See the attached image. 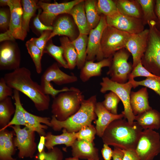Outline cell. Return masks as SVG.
I'll return each instance as SVG.
<instances>
[{
	"mask_svg": "<svg viewBox=\"0 0 160 160\" xmlns=\"http://www.w3.org/2000/svg\"><path fill=\"white\" fill-rule=\"evenodd\" d=\"M4 78L9 86L28 97L38 111H44L49 109V95L44 93L40 85L32 79L31 72L28 69L20 67L6 73Z\"/></svg>",
	"mask_w": 160,
	"mask_h": 160,
	"instance_id": "1",
	"label": "cell"
},
{
	"mask_svg": "<svg viewBox=\"0 0 160 160\" xmlns=\"http://www.w3.org/2000/svg\"><path fill=\"white\" fill-rule=\"evenodd\" d=\"M143 129L136 121L130 124L122 119L114 120L101 137L104 144L122 150H135Z\"/></svg>",
	"mask_w": 160,
	"mask_h": 160,
	"instance_id": "2",
	"label": "cell"
},
{
	"mask_svg": "<svg viewBox=\"0 0 160 160\" xmlns=\"http://www.w3.org/2000/svg\"><path fill=\"white\" fill-rule=\"evenodd\" d=\"M97 96L92 95L82 101L79 110L73 115L63 121L58 120L53 115L52 116L51 127L55 131L65 129L70 133L76 132L82 127L92 124L96 119L95 113V106L97 103Z\"/></svg>",
	"mask_w": 160,
	"mask_h": 160,
	"instance_id": "3",
	"label": "cell"
},
{
	"mask_svg": "<svg viewBox=\"0 0 160 160\" xmlns=\"http://www.w3.org/2000/svg\"><path fill=\"white\" fill-rule=\"evenodd\" d=\"M70 88L69 91L59 93L52 101L51 113L60 121H65L76 113L84 99L79 89L73 87Z\"/></svg>",
	"mask_w": 160,
	"mask_h": 160,
	"instance_id": "4",
	"label": "cell"
},
{
	"mask_svg": "<svg viewBox=\"0 0 160 160\" xmlns=\"http://www.w3.org/2000/svg\"><path fill=\"white\" fill-rule=\"evenodd\" d=\"M156 24L154 22L148 23L149 34L147 47L141 63L151 73L160 77V31Z\"/></svg>",
	"mask_w": 160,
	"mask_h": 160,
	"instance_id": "5",
	"label": "cell"
},
{
	"mask_svg": "<svg viewBox=\"0 0 160 160\" xmlns=\"http://www.w3.org/2000/svg\"><path fill=\"white\" fill-rule=\"evenodd\" d=\"M77 80L76 76L63 72L60 69L58 64L55 63L48 67L42 75L40 85L46 94L50 95L54 98L59 93L69 91L71 88L65 87L61 89H55L52 85L51 81L60 85L75 82Z\"/></svg>",
	"mask_w": 160,
	"mask_h": 160,
	"instance_id": "6",
	"label": "cell"
},
{
	"mask_svg": "<svg viewBox=\"0 0 160 160\" xmlns=\"http://www.w3.org/2000/svg\"><path fill=\"white\" fill-rule=\"evenodd\" d=\"M100 92L105 93L108 91L115 93L122 101L124 111L121 112L124 119H127L130 124L135 120V116L132 111L130 104V94L133 86L130 80L124 83H120L113 81L107 77H103L100 83Z\"/></svg>",
	"mask_w": 160,
	"mask_h": 160,
	"instance_id": "7",
	"label": "cell"
},
{
	"mask_svg": "<svg viewBox=\"0 0 160 160\" xmlns=\"http://www.w3.org/2000/svg\"><path fill=\"white\" fill-rule=\"evenodd\" d=\"M130 53L126 48L116 52L113 55L111 65L107 74L112 81L120 83L127 82L133 67L128 61Z\"/></svg>",
	"mask_w": 160,
	"mask_h": 160,
	"instance_id": "8",
	"label": "cell"
},
{
	"mask_svg": "<svg viewBox=\"0 0 160 160\" xmlns=\"http://www.w3.org/2000/svg\"><path fill=\"white\" fill-rule=\"evenodd\" d=\"M131 34L107 25L101 40V47L104 58L112 57L118 51L124 48Z\"/></svg>",
	"mask_w": 160,
	"mask_h": 160,
	"instance_id": "9",
	"label": "cell"
},
{
	"mask_svg": "<svg viewBox=\"0 0 160 160\" xmlns=\"http://www.w3.org/2000/svg\"><path fill=\"white\" fill-rule=\"evenodd\" d=\"M10 127L15 133L14 142L19 150L18 158H33L38 146L35 142V132L26 127L21 128L20 125H12Z\"/></svg>",
	"mask_w": 160,
	"mask_h": 160,
	"instance_id": "10",
	"label": "cell"
},
{
	"mask_svg": "<svg viewBox=\"0 0 160 160\" xmlns=\"http://www.w3.org/2000/svg\"><path fill=\"white\" fill-rule=\"evenodd\" d=\"M135 151L140 160H153L160 153V135L153 130L142 132Z\"/></svg>",
	"mask_w": 160,
	"mask_h": 160,
	"instance_id": "11",
	"label": "cell"
},
{
	"mask_svg": "<svg viewBox=\"0 0 160 160\" xmlns=\"http://www.w3.org/2000/svg\"><path fill=\"white\" fill-rule=\"evenodd\" d=\"M83 0H74L61 3H49L39 1L37 5L42 10L39 19L44 25L52 26L53 23L59 15L69 14L70 10L76 4Z\"/></svg>",
	"mask_w": 160,
	"mask_h": 160,
	"instance_id": "12",
	"label": "cell"
},
{
	"mask_svg": "<svg viewBox=\"0 0 160 160\" xmlns=\"http://www.w3.org/2000/svg\"><path fill=\"white\" fill-rule=\"evenodd\" d=\"M98 25L91 29L89 33L87 49L86 61H99L104 58L101 47V40L103 32L107 25L105 16L101 15Z\"/></svg>",
	"mask_w": 160,
	"mask_h": 160,
	"instance_id": "13",
	"label": "cell"
},
{
	"mask_svg": "<svg viewBox=\"0 0 160 160\" xmlns=\"http://www.w3.org/2000/svg\"><path fill=\"white\" fill-rule=\"evenodd\" d=\"M105 17L108 25L130 34L140 33L144 29L142 19L124 15L119 11Z\"/></svg>",
	"mask_w": 160,
	"mask_h": 160,
	"instance_id": "14",
	"label": "cell"
},
{
	"mask_svg": "<svg viewBox=\"0 0 160 160\" xmlns=\"http://www.w3.org/2000/svg\"><path fill=\"white\" fill-rule=\"evenodd\" d=\"M15 41L2 42L0 47V70L13 71L20 67L21 54Z\"/></svg>",
	"mask_w": 160,
	"mask_h": 160,
	"instance_id": "15",
	"label": "cell"
},
{
	"mask_svg": "<svg viewBox=\"0 0 160 160\" xmlns=\"http://www.w3.org/2000/svg\"><path fill=\"white\" fill-rule=\"evenodd\" d=\"M52 26L53 29L48 41L55 36L59 35L66 36L73 41L79 34L72 17L69 14H63L58 16Z\"/></svg>",
	"mask_w": 160,
	"mask_h": 160,
	"instance_id": "16",
	"label": "cell"
},
{
	"mask_svg": "<svg viewBox=\"0 0 160 160\" xmlns=\"http://www.w3.org/2000/svg\"><path fill=\"white\" fill-rule=\"evenodd\" d=\"M149 29L131 34L127 44L126 48L132 55L133 58V68L141 61L146 48L149 34Z\"/></svg>",
	"mask_w": 160,
	"mask_h": 160,
	"instance_id": "17",
	"label": "cell"
},
{
	"mask_svg": "<svg viewBox=\"0 0 160 160\" xmlns=\"http://www.w3.org/2000/svg\"><path fill=\"white\" fill-rule=\"evenodd\" d=\"M21 2L20 0L9 1L8 6L10 11L11 18L9 30L15 39L23 41L27 33L22 28L23 10Z\"/></svg>",
	"mask_w": 160,
	"mask_h": 160,
	"instance_id": "18",
	"label": "cell"
},
{
	"mask_svg": "<svg viewBox=\"0 0 160 160\" xmlns=\"http://www.w3.org/2000/svg\"><path fill=\"white\" fill-rule=\"evenodd\" d=\"M95 112L97 118L94 121L96 135L100 137H102L105 129L112 122L124 117L122 113L117 115L111 113L105 108L101 102L97 103Z\"/></svg>",
	"mask_w": 160,
	"mask_h": 160,
	"instance_id": "19",
	"label": "cell"
},
{
	"mask_svg": "<svg viewBox=\"0 0 160 160\" xmlns=\"http://www.w3.org/2000/svg\"><path fill=\"white\" fill-rule=\"evenodd\" d=\"M73 157L87 160H99L98 149L94 143L76 140L71 146Z\"/></svg>",
	"mask_w": 160,
	"mask_h": 160,
	"instance_id": "20",
	"label": "cell"
},
{
	"mask_svg": "<svg viewBox=\"0 0 160 160\" xmlns=\"http://www.w3.org/2000/svg\"><path fill=\"white\" fill-rule=\"evenodd\" d=\"M15 135L13 130L0 129V160H16L12 157L16 148L14 142Z\"/></svg>",
	"mask_w": 160,
	"mask_h": 160,
	"instance_id": "21",
	"label": "cell"
},
{
	"mask_svg": "<svg viewBox=\"0 0 160 160\" xmlns=\"http://www.w3.org/2000/svg\"><path fill=\"white\" fill-rule=\"evenodd\" d=\"M113 56L104 58L97 62L93 61H86L83 67L81 69L79 77L81 80L85 82L92 77L100 76L102 68L110 66Z\"/></svg>",
	"mask_w": 160,
	"mask_h": 160,
	"instance_id": "22",
	"label": "cell"
},
{
	"mask_svg": "<svg viewBox=\"0 0 160 160\" xmlns=\"http://www.w3.org/2000/svg\"><path fill=\"white\" fill-rule=\"evenodd\" d=\"M148 97L146 87H143L137 92L131 91L130 104L135 116L152 109L149 105Z\"/></svg>",
	"mask_w": 160,
	"mask_h": 160,
	"instance_id": "23",
	"label": "cell"
},
{
	"mask_svg": "<svg viewBox=\"0 0 160 160\" xmlns=\"http://www.w3.org/2000/svg\"><path fill=\"white\" fill-rule=\"evenodd\" d=\"M45 136V147L48 150L59 145H65L67 147H71L77 139L76 132H69L65 129H63L60 135H55L51 132H48Z\"/></svg>",
	"mask_w": 160,
	"mask_h": 160,
	"instance_id": "24",
	"label": "cell"
},
{
	"mask_svg": "<svg viewBox=\"0 0 160 160\" xmlns=\"http://www.w3.org/2000/svg\"><path fill=\"white\" fill-rule=\"evenodd\" d=\"M135 120L144 130L160 128V113L155 109H151L135 116Z\"/></svg>",
	"mask_w": 160,
	"mask_h": 160,
	"instance_id": "25",
	"label": "cell"
},
{
	"mask_svg": "<svg viewBox=\"0 0 160 160\" xmlns=\"http://www.w3.org/2000/svg\"><path fill=\"white\" fill-rule=\"evenodd\" d=\"M84 0L75 5L69 14L72 17L79 30V34L88 35L90 29L86 16L84 7Z\"/></svg>",
	"mask_w": 160,
	"mask_h": 160,
	"instance_id": "26",
	"label": "cell"
},
{
	"mask_svg": "<svg viewBox=\"0 0 160 160\" xmlns=\"http://www.w3.org/2000/svg\"><path fill=\"white\" fill-rule=\"evenodd\" d=\"M23 112L26 121L32 129L36 132L40 136H45L46 134L45 129H47L48 126L51 127L50 118L33 115L24 108Z\"/></svg>",
	"mask_w": 160,
	"mask_h": 160,
	"instance_id": "27",
	"label": "cell"
},
{
	"mask_svg": "<svg viewBox=\"0 0 160 160\" xmlns=\"http://www.w3.org/2000/svg\"><path fill=\"white\" fill-rule=\"evenodd\" d=\"M114 1L119 12L120 13L142 20L143 11L140 4L137 0Z\"/></svg>",
	"mask_w": 160,
	"mask_h": 160,
	"instance_id": "28",
	"label": "cell"
},
{
	"mask_svg": "<svg viewBox=\"0 0 160 160\" xmlns=\"http://www.w3.org/2000/svg\"><path fill=\"white\" fill-rule=\"evenodd\" d=\"M13 97L15 100V108L14 116L6 126L0 129H6L12 125H23L32 130L26 121L23 112L24 108L21 102L19 92L17 90L14 89Z\"/></svg>",
	"mask_w": 160,
	"mask_h": 160,
	"instance_id": "29",
	"label": "cell"
},
{
	"mask_svg": "<svg viewBox=\"0 0 160 160\" xmlns=\"http://www.w3.org/2000/svg\"><path fill=\"white\" fill-rule=\"evenodd\" d=\"M61 46L63 50V55L67 62L68 68L74 69L76 66L77 55L72 42L67 37L63 36L60 38Z\"/></svg>",
	"mask_w": 160,
	"mask_h": 160,
	"instance_id": "30",
	"label": "cell"
},
{
	"mask_svg": "<svg viewBox=\"0 0 160 160\" xmlns=\"http://www.w3.org/2000/svg\"><path fill=\"white\" fill-rule=\"evenodd\" d=\"M23 13L22 26L23 30L27 33L29 31V24L32 17L35 14L37 9L40 8L37 5L38 1L35 0H22Z\"/></svg>",
	"mask_w": 160,
	"mask_h": 160,
	"instance_id": "31",
	"label": "cell"
},
{
	"mask_svg": "<svg viewBox=\"0 0 160 160\" xmlns=\"http://www.w3.org/2000/svg\"><path fill=\"white\" fill-rule=\"evenodd\" d=\"M88 40L87 35L79 34L76 39L72 41L77 54L76 66L79 69L83 67L86 61Z\"/></svg>",
	"mask_w": 160,
	"mask_h": 160,
	"instance_id": "32",
	"label": "cell"
},
{
	"mask_svg": "<svg viewBox=\"0 0 160 160\" xmlns=\"http://www.w3.org/2000/svg\"><path fill=\"white\" fill-rule=\"evenodd\" d=\"M15 108L12 99L8 97L0 101V126L1 129L6 126L11 121L12 116L14 114Z\"/></svg>",
	"mask_w": 160,
	"mask_h": 160,
	"instance_id": "33",
	"label": "cell"
},
{
	"mask_svg": "<svg viewBox=\"0 0 160 160\" xmlns=\"http://www.w3.org/2000/svg\"><path fill=\"white\" fill-rule=\"evenodd\" d=\"M97 1L95 0H85L84 7L89 26L91 29L95 28L100 21L101 15L97 9Z\"/></svg>",
	"mask_w": 160,
	"mask_h": 160,
	"instance_id": "34",
	"label": "cell"
},
{
	"mask_svg": "<svg viewBox=\"0 0 160 160\" xmlns=\"http://www.w3.org/2000/svg\"><path fill=\"white\" fill-rule=\"evenodd\" d=\"M44 53H47L52 57L59 65L64 68L67 69L68 66L63 55V50L62 47L54 45L52 39L47 42L43 51Z\"/></svg>",
	"mask_w": 160,
	"mask_h": 160,
	"instance_id": "35",
	"label": "cell"
},
{
	"mask_svg": "<svg viewBox=\"0 0 160 160\" xmlns=\"http://www.w3.org/2000/svg\"><path fill=\"white\" fill-rule=\"evenodd\" d=\"M140 4L143 13L142 20L144 25L148 22L157 21L155 11V0H137Z\"/></svg>",
	"mask_w": 160,
	"mask_h": 160,
	"instance_id": "36",
	"label": "cell"
},
{
	"mask_svg": "<svg viewBox=\"0 0 160 160\" xmlns=\"http://www.w3.org/2000/svg\"><path fill=\"white\" fill-rule=\"evenodd\" d=\"M128 80L131 81L133 87L135 88L139 85L143 86L153 90L160 97V77L156 76L147 77L143 80L137 81L129 76Z\"/></svg>",
	"mask_w": 160,
	"mask_h": 160,
	"instance_id": "37",
	"label": "cell"
},
{
	"mask_svg": "<svg viewBox=\"0 0 160 160\" xmlns=\"http://www.w3.org/2000/svg\"><path fill=\"white\" fill-rule=\"evenodd\" d=\"M25 45L34 63L37 73L38 74L41 73L42 71L41 60L43 53L30 39L26 41Z\"/></svg>",
	"mask_w": 160,
	"mask_h": 160,
	"instance_id": "38",
	"label": "cell"
},
{
	"mask_svg": "<svg viewBox=\"0 0 160 160\" xmlns=\"http://www.w3.org/2000/svg\"><path fill=\"white\" fill-rule=\"evenodd\" d=\"M96 6L97 11L100 15L109 16L118 12L114 0H98Z\"/></svg>",
	"mask_w": 160,
	"mask_h": 160,
	"instance_id": "39",
	"label": "cell"
},
{
	"mask_svg": "<svg viewBox=\"0 0 160 160\" xmlns=\"http://www.w3.org/2000/svg\"><path fill=\"white\" fill-rule=\"evenodd\" d=\"M105 99L102 102L105 108L111 113L118 114V105L121 100L118 96L114 92H110L105 95Z\"/></svg>",
	"mask_w": 160,
	"mask_h": 160,
	"instance_id": "40",
	"label": "cell"
},
{
	"mask_svg": "<svg viewBox=\"0 0 160 160\" xmlns=\"http://www.w3.org/2000/svg\"><path fill=\"white\" fill-rule=\"evenodd\" d=\"M96 135V129L93 125L86 126L76 132L77 139L93 143Z\"/></svg>",
	"mask_w": 160,
	"mask_h": 160,
	"instance_id": "41",
	"label": "cell"
},
{
	"mask_svg": "<svg viewBox=\"0 0 160 160\" xmlns=\"http://www.w3.org/2000/svg\"><path fill=\"white\" fill-rule=\"evenodd\" d=\"M52 31H45L41 33L39 38H32L30 40L40 50L43 54V51Z\"/></svg>",
	"mask_w": 160,
	"mask_h": 160,
	"instance_id": "42",
	"label": "cell"
},
{
	"mask_svg": "<svg viewBox=\"0 0 160 160\" xmlns=\"http://www.w3.org/2000/svg\"><path fill=\"white\" fill-rule=\"evenodd\" d=\"M11 18L9 9L1 8L0 10V28L5 32L9 29Z\"/></svg>",
	"mask_w": 160,
	"mask_h": 160,
	"instance_id": "43",
	"label": "cell"
},
{
	"mask_svg": "<svg viewBox=\"0 0 160 160\" xmlns=\"http://www.w3.org/2000/svg\"><path fill=\"white\" fill-rule=\"evenodd\" d=\"M153 74L146 69L141 63V61L133 69L129 76L134 78L138 76H144L146 77L153 76Z\"/></svg>",
	"mask_w": 160,
	"mask_h": 160,
	"instance_id": "44",
	"label": "cell"
},
{
	"mask_svg": "<svg viewBox=\"0 0 160 160\" xmlns=\"http://www.w3.org/2000/svg\"><path fill=\"white\" fill-rule=\"evenodd\" d=\"M13 94V89L9 86L4 77L0 79V101L10 97Z\"/></svg>",
	"mask_w": 160,
	"mask_h": 160,
	"instance_id": "45",
	"label": "cell"
},
{
	"mask_svg": "<svg viewBox=\"0 0 160 160\" xmlns=\"http://www.w3.org/2000/svg\"><path fill=\"white\" fill-rule=\"evenodd\" d=\"M38 13L34 19L33 25L36 29L41 33L45 31H52L53 29L52 26H48L44 25L40 20L39 16L42 12L41 8L38 9Z\"/></svg>",
	"mask_w": 160,
	"mask_h": 160,
	"instance_id": "46",
	"label": "cell"
},
{
	"mask_svg": "<svg viewBox=\"0 0 160 160\" xmlns=\"http://www.w3.org/2000/svg\"><path fill=\"white\" fill-rule=\"evenodd\" d=\"M46 160H63V154L61 150L59 148L54 147L46 152Z\"/></svg>",
	"mask_w": 160,
	"mask_h": 160,
	"instance_id": "47",
	"label": "cell"
},
{
	"mask_svg": "<svg viewBox=\"0 0 160 160\" xmlns=\"http://www.w3.org/2000/svg\"><path fill=\"white\" fill-rule=\"evenodd\" d=\"M123 160H140L135 150H122Z\"/></svg>",
	"mask_w": 160,
	"mask_h": 160,
	"instance_id": "48",
	"label": "cell"
},
{
	"mask_svg": "<svg viewBox=\"0 0 160 160\" xmlns=\"http://www.w3.org/2000/svg\"><path fill=\"white\" fill-rule=\"evenodd\" d=\"M101 152L104 160H111L112 156L113 150L108 145L104 144Z\"/></svg>",
	"mask_w": 160,
	"mask_h": 160,
	"instance_id": "49",
	"label": "cell"
},
{
	"mask_svg": "<svg viewBox=\"0 0 160 160\" xmlns=\"http://www.w3.org/2000/svg\"><path fill=\"white\" fill-rule=\"evenodd\" d=\"M155 11L157 17L156 26L160 31V0H155Z\"/></svg>",
	"mask_w": 160,
	"mask_h": 160,
	"instance_id": "50",
	"label": "cell"
},
{
	"mask_svg": "<svg viewBox=\"0 0 160 160\" xmlns=\"http://www.w3.org/2000/svg\"><path fill=\"white\" fill-rule=\"evenodd\" d=\"M15 39L9 30L0 34V42L7 41H15Z\"/></svg>",
	"mask_w": 160,
	"mask_h": 160,
	"instance_id": "51",
	"label": "cell"
},
{
	"mask_svg": "<svg viewBox=\"0 0 160 160\" xmlns=\"http://www.w3.org/2000/svg\"><path fill=\"white\" fill-rule=\"evenodd\" d=\"M124 153L122 149L115 148L113 150V160H123Z\"/></svg>",
	"mask_w": 160,
	"mask_h": 160,
	"instance_id": "52",
	"label": "cell"
},
{
	"mask_svg": "<svg viewBox=\"0 0 160 160\" xmlns=\"http://www.w3.org/2000/svg\"><path fill=\"white\" fill-rule=\"evenodd\" d=\"M40 137L39 142L37 146L38 153H40L44 151V148L45 146V136H41Z\"/></svg>",
	"mask_w": 160,
	"mask_h": 160,
	"instance_id": "53",
	"label": "cell"
},
{
	"mask_svg": "<svg viewBox=\"0 0 160 160\" xmlns=\"http://www.w3.org/2000/svg\"><path fill=\"white\" fill-rule=\"evenodd\" d=\"M46 152L44 151L40 153H38L36 158L38 160H46Z\"/></svg>",
	"mask_w": 160,
	"mask_h": 160,
	"instance_id": "54",
	"label": "cell"
},
{
	"mask_svg": "<svg viewBox=\"0 0 160 160\" xmlns=\"http://www.w3.org/2000/svg\"><path fill=\"white\" fill-rule=\"evenodd\" d=\"M9 0H0V4L1 6H8Z\"/></svg>",
	"mask_w": 160,
	"mask_h": 160,
	"instance_id": "55",
	"label": "cell"
},
{
	"mask_svg": "<svg viewBox=\"0 0 160 160\" xmlns=\"http://www.w3.org/2000/svg\"><path fill=\"white\" fill-rule=\"evenodd\" d=\"M65 160H79V159L72 157L67 158L65 159Z\"/></svg>",
	"mask_w": 160,
	"mask_h": 160,
	"instance_id": "56",
	"label": "cell"
}]
</instances>
